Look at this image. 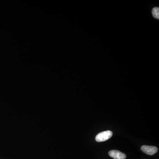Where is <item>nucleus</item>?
<instances>
[{
  "instance_id": "f257e3e1",
  "label": "nucleus",
  "mask_w": 159,
  "mask_h": 159,
  "mask_svg": "<svg viewBox=\"0 0 159 159\" xmlns=\"http://www.w3.org/2000/svg\"><path fill=\"white\" fill-rule=\"evenodd\" d=\"M113 135V133L110 131H105L99 133L95 137L97 142H103L111 138Z\"/></svg>"
},
{
  "instance_id": "f03ea898",
  "label": "nucleus",
  "mask_w": 159,
  "mask_h": 159,
  "mask_svg": "<svg viewBox=\"0 0 159 159\" xmlns=\"http://www.w3.org/2000/svg\"><path fill=\"white\" fill-rule=\"evenodd\" d=\"M141 150L149 155H153L157 153L158 149L155 146L143 145L141 147Z\"/></svg>"
},
{
  "instance_id": "7ed1b4c3",
  "label": "nucleus",
  "mask_w": 159,
  "mask_h": 159,
  "mask_svg": "<svg viewBox=\"0 0 159 159\" xmlns=\"http://www.w3.org/2000/svg\"><path fill=\"white\" fill-rule=\"evenodd\" d=\"M109 155L111 157L114 159H126V154L118 150H111L109 152Z\"/></svg>"
},
{
  "instance_id": "20e7f679",
  "label": "nucleus",
  "mask_w": 159,
  "mask_h": 159,
  "mask_svg": "<svg viewBox=\"0 0 159 159\" xmlns=\"http://www.w3.org/2000/svg\"><path fill=\"white\" fill-rule=\"evenodd\" d=\"M152 14L153 17L156 19H159V8L158 7H155L153 8L152 10Z\"/></svg>"
}]
</instances>
